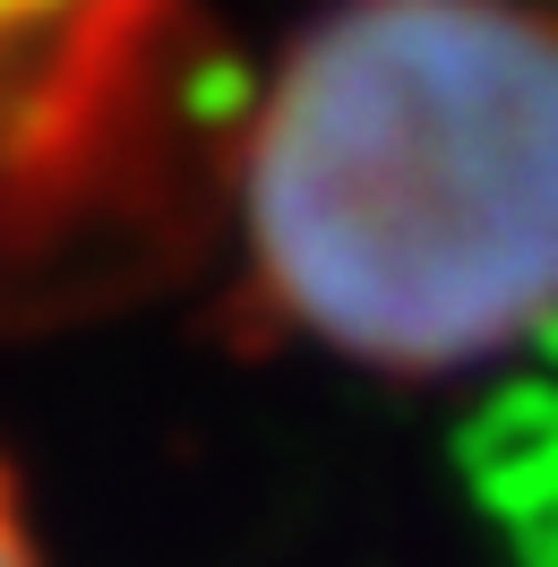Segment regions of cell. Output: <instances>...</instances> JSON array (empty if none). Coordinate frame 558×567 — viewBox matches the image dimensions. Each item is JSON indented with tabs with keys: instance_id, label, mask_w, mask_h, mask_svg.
I'll use <instances>...</instances> for the list:
<instances>
[{
	"instance_id": "6da1fadb",
	"label": "cell",
	"mask_w": 558,
	"mask_h": 567,
	"mask_svg": "<svg viewBox=\"0 0 558 567\" xmlns=\"http://www.w3.org/2000/svg\"><path fill=\"white\" fill-rule=\"evenodd\" d=\"M267 319L379 379L558 336V9L327 0L241 112Z\"/></svg>"
},
{
	"instance_id": "7a4b0ae2",
	"label": "cell",
	"mask_w": 558,
	"mask_h": 567,
	"mask_svg": "<svg viewBox=\"0 0 558 567\" xmlns=\"http://www.w3.org/2000/svg\"><path fill=\"white\" fill-rule=\"evenodd\" d=\"M95 0H0V61L9 52H27V43L61 35V27H78Z\"/></svg>"
},
{
	"instance_id": "3957f363",
	"label": "cell",
	"mask_w": 558,
	"mask_h": 567,
	"mask_svg": "<svg viewBox=\"0 0 558 567\" xmlns=\"http://www.w3.org/2000/svg\"><path fill=\"white\" fill-rule=\"evenodd\" d=\"M0 567H43V542L27 525V498L9 482V464H0Z\"/></svg>"
}]
</instances>
